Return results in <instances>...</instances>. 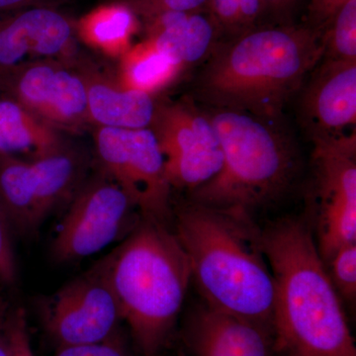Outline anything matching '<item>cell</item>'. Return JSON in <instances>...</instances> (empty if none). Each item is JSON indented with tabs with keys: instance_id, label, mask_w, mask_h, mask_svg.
<instances>
[{
	"instance_id": "cell-15",
	"label": "cell",
	"mask_w": 356,
	"mask_h": 356,
	"mask_svg": "<svg viewBox=\"0 0 356 356\" xmlns=\"http://www.w3.org/2000/svg\"><path fill=\"white\" fill-rule=\"evenodd\" d=\"M74 63L86 83L91 123L96 127L126 130L149 128L156 106L153 95L123 88L81 56Z\"/></svg>"
},
{
	"instance_id": "cell-27",
	"label": "cell",
	"mask_w": 356,
	"mask_h": 356,
	"mask_svg": "<svg viewBox=\"0 0 356 356\" xmlns=\"http://www.w3.org/2000/svg\"><path fill=\"white\" fill-rule=\"evenodd\" d=\"M209 0H125L137 16L145 22L165 13H191L207 10Z\"/></svg>"
},
{
	"instance_id": "cell-5",
	"label": "cell",
	"mask_w": 356,
	"mask_h": 356,
	"mask_svg": "<svg viewBox=\"0 0 356 356\" xmlns=\"http://www.w3.org/2000/svg\"><path fill=\"white\" fill-rule=\"evenodd\" d=\"M209 115L221 143L216 177L191 192L192 201L219 209L250 211L280 199L297 177V149L268 122L229 110Z\"/></svg>"
},
{
	"instance_id": "cell-20",
	"label": "cell",
	"mask_w": 356,
	"mask_h": 356,
	"mask_svg": "<svg viewBox=\"0 0 356 356\" xmlns=\"http://www.w3.org/2000/svg\"><path fill=\"white\" fill-rule=\"evenodd\" d=\"M138 27L137 14L124 2L96 7L76 22L81 41L104 55L119 58L131 48Z\"/></svg>"
},
{
	"instance_id": "cell-25",
	"label": "cell",
	"mask_w": 356,
	"mask_h": 356,
	"mask_svg": "<svg viewBox=\"0 0 356 356\" xmlns=\"http://www.w3.org/2000/svg\"><path fill=\"white\" fill-rule=\"evenodd\" d=\"M15 229L0 200V285L14 288L18 282V264L14 250Z\"/></svg>"
},
{
	"instance_id": "cell-7",
	"label": "cell",
	"mask_w": 356,
	"mask_h": 356,
	"mask_svg": "<svg viewBox=\"0 0 356 356\" xmlns=\"http://www.w3.org/2000/svg\"><path fill=\"white\" fill-rule=\"evenodd\" d=\"M142 219L132 199L98 168L81 185L51 243L58 264L76 262L125 240Z\"/></svg>"
},
{
	"instance_id": "cell-19",
	"label": "cell",
	"mask_w": 356,
	"mask_h": 356,
	"mask_svg": "<svg viewBox=\"0 0 356 356\" xmlns=\"http://www.w3.org/2000/svg\"><path fill=\"white\" fill-rule=\"evenodd\" d=\"M0 200L17 235L32 236L38 231L43 222L30 161L0 154Z\"/></svg>"
},
{
	"instance_id": "cell-32",
	"label": "cell",
	"mask_w": 356,
	"mask_h": 356,
	"mask_svg": "<svg viewBox=\"0 0 356 356\" xmlns=\"http://www.w3.org/2000/svg\"><path fill=\"white\" fill-rule=\"evenodd\" d=\"M3 317L0 318V356H8L6 337V334H4L3 327H2V318Z\"/></svg>"
},
{
	"instance_id": "cell-17",
	"label": "cell",
	"mask_w": 356,
	"mask_h": 356,
	"mask_svg": "<svg viewBox=\"0 0 356 356\" xmlns=\"http://www.w3.org/2000/svg\"><path fill=\"white\" fill-rule=\"evenodd\" d=\"M30 163L39 216L43 222L58 208L69 205L89 177L90 159L67 143L57 151Z\"/></svg>"
},
{
	"instance_id": "cell-13",
	"label": "cell",
	"mask_w": 356,
	"mask_h": 356,
	"mask_svg": "<svg viewBox=\"0 0 356 356\" xmlns=\"http://www.w3.org/2000/svg\"><path fill=\"white\" fill-rule=\"evenodd\" d=\"M182 337L189 356H277L269 330L204 303L189 314Z\"/></svg>"
},
{
	"instance_id": "cell-34",
	"label": "cell",
	"mask_w": 356,
	"mask_h": 356,
	"mask_svg": "<svg viewBox=\"0 0 356 356\" xmlns=\"http://www.w3.org/2000/svg\"><path fill=\"white\" fill-rule=\"evenodd\" d=\"M7 309H8V305H7V303H6V301H4L1 295H0V318L3 317L4 314L6 313Z\"/></svg>"
},
{
	"instance_id": "cell-21",
	"label": "cell",
	"mask_w": 356,
	"mask_h": 356,
	"mask_svg": "<svg viewBox=\"0 0 356 356\" xmlns=\"http://www.w3.org/2000/svg\"><path fill=\"white\" fill-rule=\"evenodd\" d=\"M182 69L146 39L121 56L117 81L123 88L153 95L172 83Z\"/></svg>"
},
{
	"instance_id": "cell-11",
	"label": "cell",
	"mask_w": 356,
	"mask_h": 356,
	"mask_svg": "<svg viewBox=\"0 0 356 356\" xmlns=\"http://www.w3.org/2000/svg\"><path fill=\"white\" fill-rule=\"evenodd\" d=\"M76 58L37 60L3 70L6 95L58 130L83 128L91 122Z\"/></svg>"
},
{
	"instance_id": "cell-6",
	"label": "cell",
	"mask_w": 356,
	"mask_h": 356,
	"mask_svg": "<svg viewBox=\"0 0 356 356\" xmlns=\"http://www.w3.org/2000/svg\"><path fill=\"white\" fill-rule=\"evenodd\" d=\"M309 225L324 264L356 242V134L315 136Z\"/></svg>"
},
{
	"instance_id": "cell-2",
	"label": "cell",
	"mask_w": 356,
	"mask_h": 356,
	"mask_svg": "<svg viewBox=\"0 0 356 356\" xmlns=\"http://www.w3.org/2000/svg\"><path fill=\"white\" fill-rule=\"evenodd\" d=\"M172 218L203 303L273 332V275L250 215L192 201Z\"/></svg>"
},
{
	"instance_id": "cell-31",
	"label": "cell",
	"mask_w": 356,
	"mask_h": 356,
	"mask_svg": "<svg viewBox=\"0 0 356 356\" xmlns=\"http://www.w3.org/2000/svg\"><path fill=\"white\" fill-rule=\"evenodd\" d=\"M58 0H0V13L33 6H54Z\"/></svg>"
},
{
	"instance_id": "cell-29",
	"label": "cell",
	"mask_w": 356,
	"mask_h": 356,
	"mask_svg": "<svg viewBox=\"0 0 356 356\" xmlns=\"http://www.w3.org/2000/svg\"><path fill=\"white\" fill-rule=\"evenodd\" d=\"M348 1V0H310L307 26L318 31H324L337 11Z\"/></svg>"
},
{
	"instance_id": "cell-28",
	"label": "cell",
	"mask_w": 356,
	"mask_h": 356,
	"mask_svg": "<svg viewBox=\"0 0 356 356\" xmlns=\"http://www.w3.org/2000/svg\"><path fill=\"white\" fill-rule=\"evenodd\" d=\"M55 356H135L129 348L123 332L119 330L106 341L98 343L58 348Z\"/></svg>"
},
{
	"instance_id": "cell-8",
	"label": "cell",
	"mask_w": 356,
	"mask_h": 356,
	"mask_svg": "<svg viewBox=\"0 0 356 356\" xmlns=\"http://www.w3.org/2000/svg\"><path fill=\"white\" fill-rule=\"evenodd\" d=\"M95 145L100 170L120 185L142 217L170 225L172 188L151 129L96 127Z\"/></svg>"
},
{
	"instance_id": "cell-3",
	"label": "cell",
	"mask_w": 356,
	"mask_h": 356,
	"mask_svg": "<svg viewBox=\"0 0 356 356\" xmlns=\"http://www.w3.org/2000/svg\"><path fill=\"white\" fill-rule=\"evenodd\" d=\"M323 54V32L309 26H255L214 51L198 96L214 109L277 120Z\"/></svg>"
},
{
	"instance_id": "cell-33",
	"label": "cell",
	"mask_w": 356,
	"mask_h": 356,
	"mask_svg": "<svg viewBox=\"0 0 356 356\" xmlns=\"http://www.w3.org/2000/svg\"><path fill=\"white\" fill-rule=\"evenodd\" d=\"M6 79H4V72L0 70V98L6 97Z\"/></svg>"
},
{
	"instance_id": "cell-10",
	"label": "cell",
	"mask_w": 356,
	"mask_h": 356,
	"mask_svg": "<svg viewBox=\"0 0 356 356\" xmlns=\"http://www.w3.org/2000/svg\"><path fill=\"white\" fill-rule=\"evenodd\" d=\"M149 129L158 140L172 188L192 192L221 170L222 151L214 125L209 115L192 103H156Z\"/></svg>"
},
{
	"instance_id": "cell-12",
	"label": "cell",
	"mask_w": 356,
	"mask_h": 356,
	"mask_svg": "<svg viewBox=\"0 0 356 356\" xmlns=\"http://www.w3.org/2000/svg\"><path fill=\"white\" fill-rule=\"evenodd\" d=\"M76 22L54 6L0 13V70L43 60H74Z\"/></svg>"
},
{
	"instance_id": "cell-23",
	"label": "cell",
	"mask_w": 356,
	"mask_h": 356,
	"mask_svg": "<svg viewBox=\"0 0 356 356\" xmlns=\"http://www.w3.org/2000/svg\"><path fill=\"white\" fill-rule=\"evenodd\" d=\"M322 60H356V0H348L323 31Z\"/></svg>"
},
{
	"instance_id": "cell-1",
	"label": "cell",
	"mask_w": 356,
	"mask_h": 356,
	"mask_svg": "<svg viewBox=\"0 0 356 356\" xmlns=\"http://www.w3.org/2000/svg\"><path fill=\"white\" fill-rule=\"evenodd\" d=\"M274 280L277 355L356 356L355 339L308 222L284 218L261 231Z\"/></svg>"
},
{
	"instance_id": "cell-14",
	"label": "cell",
	"mask_w": 356,
	"mask_h": 356,
	"mask_svg": "<svg viewBox=\"0 0 356 356\" xmlns=\"http://www.w3.org/2000/svg\"><path fill=\"white\" fill-rule=\"evenodd\" d=\"M304 91L302 114L312 135H341L355 128L356 60H322Z\"/></svg>"
},
{
	"instance_id": "cell-9",
	"label": "cell",
	"mask_w": 356,
	"mask_h": 356,
	"mask_svg": "<svg viewBox=\"0 0 356 356\" xmlns=\"http://www.w3.org/2000/svg\"><path fill=\"white\" fill-rule=\"evenodd\" d=\"M43 324L58 348L102 343L121 330L105 257L44 301Z\"/></svg>"
},
{
	"instance_id": "cell-16",
	"label": "cell",
	"mask_w": 356,
	"mask_h": 356,
	"mask_svg": "<svg viewBox=\"0 0 356 356\" xmlns=\"http://www.w3.org/2000/svg\"><path fill=\"white\" fill-rule=\"evenodd\" d=\"M146 25L147 39L182 67L210 53L219 34L208 10L159 14L147 21Z\"/></svg>"
},
{
	"instance_id": "cell-24",
	"label": "cell",
	"mask_w": 356,
	"mask_h": 356,
	"mask_svg": "<svg viewBox=\"0 0 356 356\" xmlns=\"http://www.w3.org/2000/svg\"><path fill=\"white\" fill-rule=\"evenodd\" d=\"M332 285L339 297L355 302L356 296V242L346 243L325 264Z\"/></svg>"
},
{
	"instance_id": "cell-18",
	"label": "cell",
	"mask_w": 356,
	"mask_h": 356,
	"mask_svg": "<svg viewBox=\"0 0 356 356\" xmlns=\"http://www.w3.org/2000/svg\"><path fill=\"white\" fill-rule=\"evenodd\" d=\"M65 144L57 128L13 98H0V154L35 161Z\"/></svg>"
},
{
	"instance_id": "cell-26",
	"label": "cell",
	"mask_w": 356,
	"mask_h": 356,
	"mask_svg": "<svg viewBox=\"0 0 356 356\" xmlns=\"http://www.w3.org/2000/svg\"><path fill=\"white\" fill-rule=\"evenodd\" d=\"M8 356H35L24 309L8 307L2 318Z\"/></svg>"
},
{
	"instance_id": "cell-30",
	"label": "cell",
	"mask_w": 356,
	"mask_h": 356,
	"mask_svg": "<svg viewBox=\"0 0 356 356\" xmlns=\"http://www.w3.org/2000/svg\"><path fill=\"white\" fill-rule=\"evenodd\" d=\"M298 1L299 0H261L264 13L270 14L280 24H282L281 20L287 18Z\"/></svg>"
},
{
	"instance_id": "cell-22",
	"label": "cell",
	"mask_w": 356,
	"mask_h": 356,
	"mask_svg": "<svg viewBox=\"0 0 356 356\" xmlns=\"http://www.w3.org/2000/svg\"><path fill=\"white\" fill-rule=\"evenodd\" d=\"M207 10L219 34L229 38L259 25L264 14L261 0H209Z\"/></svg>"
},
{
	"instance_id": "cell-4",
	"label": "cell",
	"mask_w": 356,
	"mask_h": 356,
	"mask_svg": "<svg viewBox=\"0 0 356 356\" xmlns=\"http://www.w3.org/2000/svg\"><path fill=\"white\" fill-rule=\"evenodd\" d=\"M109 280L140 356H159L184 306L191 270L170 225L142 217L105 257Z\"/></svg>"
}]
</instances>
